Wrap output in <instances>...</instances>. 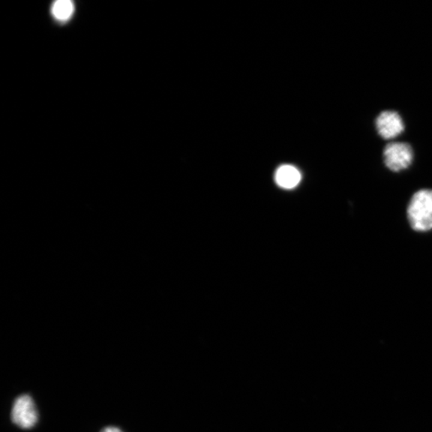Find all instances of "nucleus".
I'll return each mask as SVG.
<instances>
[{
	"label": "nucleus",
	"mask_w": 432,
	"mask_h": 432,
	"mask_svg": "<svg viewBox=\"0 0 432 432\" xmlns=\"http://www.w3.org/2000/svg\"><path fill=\"white\" fill-rule=\"evenodd\" d=\"M407 218L415 231L432 229V190H420L412 196L407 208Z\"/></svg>",
	"instance_id": "nucleus-1"
},
{
	"label": "nucleus",
	"mask_w": 432,
	"mask_h": 432,
	"mask_svg": "<svg viewBox=\"0 0 432 432\" xmlns=\"http://www.w3.org/2000/svg\"><path fill=\"white\" fill-rule=\"evenodd\" d=\"M383 159L388 169L395 172L405 170L413 161L412 148L406 143H390L384 148Z\"/></svg>",
	"instance_id": "nucleus-2"
},
{
	"label": "nucleus",
	"mask_w": 432,
	"mask_h": 432,
	"mask_svg": "<svg viewBox=\"0 0 432 432\" xmlns=\"http://www.w3.org/2000/svg\"><path fill=\"white\" fill-rule=\"evenodd\" d=\"M11 420L23 429L32 428L38 422V412L31 396L23 395L16 398L11 410Z\"/></svg>",
	"instance_id": "nucleus-3"
},
{
	"label": "nucleus",
	"mask_w": 432,
	"mask_h": 432,
	"mask_svg": "<svg viewBox=\"0 0 432 432\" xmlns=\"http://www.w3.org/2000/svg\"><path fill=\"white\" fill-rule=\"evenodd\" d=\"M376 127L384 140H393L404 131L403 119L394 111L382 112L376 118Z\"/></svg>",
	"instance_id": "nucleus-4"
},
{
	"label": "nucleus",
	"mask_w": 432,
	"mask_h": 432,
	"mask_svg": "<svg viewBox=\"0 0 432 432\" xmlns=\"http://www.w3.org/2000/svg\"><path fill=\"white\" fill-rule=\"evenodd\" d=\"M300 179H301L300 172L293 166H282L275 173V181L283 188L292 189L296 187Z\"/></svg>",
	"instance_id": "nucleus-5"
},
{
	"label": "nucleus",
	"mask_w": 432,
	"mask_h": 432,
	"mask_svg": "<svg viewBox=\"0 0 432 432\" xmlns=\"http://www.w3.org/2000/svg\"><path fill=\"white\" fill-rule=\"evenodd\" d=\"M75 6L69 0H58L53 4L52 13L59 21H67L73 15Z\"/></svg>",
	"instance_id": "nucleus-6"
},
{
	"label": "nucleus",
	"mask_w": 432,
	"mask_h": 432,
	"mask_svg": "<svg viewBox=\"0 0 432 432\" xmlns=\"http://www.w3.org/2000/svg\"><path fill=\"white\" fill-rule=\"evenodd\" d=\"M100 432H123V431L115 427H107L102 430Z\"/></svg>",
	"instance_id": "nucleus-7"
}]
</instances>
